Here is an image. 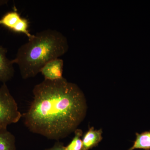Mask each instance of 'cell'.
<instances>
[{
  "label": "cell",
  "mask_w": 150,
  "mask_h": 150,
  "mask_svg": "<svg viewBox=\"0 0 150 150\" xmlns=\"http://www.w3.org/2000/svg\"><path fill=\"white\" fill-rule=\"evenodd\" d=\"M33 100L22 116L30 132L59 141L83 121L87 105L82 91L65 78L44 80L33 90Z\"/></svg>",
  "instance_id": "1"
},
{
  "label": "cell",
  "mask_w": 150,
  "mask_h": 150,
  "mask_svg": "<svg viewBox=\"0 0 150 150\" xmlns=\"http://www.w3.org/2000/svg\"><path fill=\"white\" fill-rule=\"evenodd\" d=\"M68 49L66 36L49 28L37 32L21 45L12 62L18 66L22 79H27L37 76L44 65L63 56Z\"/></svg>",
  "instance_id": "2"
},
{
  "label": "cell",
  "mask_w": 150,
  "mask_h": 150,
  "mask_svg": "<svg viewBox=\"0 0 150 150\" xmlns=\"http://www.w3.org/2000/svg\"><path fill=\"white\" fill-rule=\"evenodd\" d=\"M22 117L7 86L3 83L0 87V131L7 130L8 125L17 123Z\"/></svg>",
  "instance_id": "3"
},
{
  "label": "cell",
  "mask_w": 150,
  "mask_h": 150,
  "mask_svg": "<svg viewBox=\"0 0 150 150\" xmlns=\"http://www.w3.org/2000/svg\"><path fill=\"white\" fill-rule=\"evenodd\" d=\"M0 25L6 27L14 32L23 33L28 39L33 35L28 30L29 23L27 20L21 17L16 11L7 13L0 19Z\"/></svg>",
  "instance_id": "4"
},
{
  "label": "cell",
  "mask_w": 150,
  "mask_h": 150,
  "mask_svg": "<svg viewBox=\"0 0 150 150\" xmlns=\"http://www.w3.org/2000/svg\"><path fill=\"white\" fill-rule=\"evenodd\" d=\"M64 61L60 58L53 59L44 65L40 70L44 80L56 81L63 79Z\"/></svg>",
  "instance_id": "5"
},
{
  "label": "cell",
  "mask_w": 150,
  "mask_h": 150,
  "mask_svg": "<svg viewBox=\"0 0 150 150\" xmlns=\"http://www.w3.org/2000/svg\"><path fill=\"white\" fill-rule=\"evenodd\" d=\"M7 53L6 48L0 46V82L3 83L12 79L15 73L14 64L7 57Z\"/></svg>",
  "instance_id": "6"
},
{
  "label": "cell",
  "mask_w": 150,
  "mask_h": 150,
  "mask_svg": "<svg viewBox=\"0 0 150 150\" xmlns=\"http://www.w3.org/2000/svg\"><path fill=\"white\" fill-rule=\"evenodd\" d=\"M101 129L95 130L93 127L89 129L82 139V150H89L96 146L103 139Z\"/></svg>",
  "instance_id": "7"
},
{
  "label": "cell",
  "mask_w": 150,
  "mask_h": 150,
  "mask_svg": "<svg viewBox=\"0 0 150 150\" xmlns=\"http://www.w3.org/2000/svg\"><path fill=\"white\" fill-rule=\"evenodd\" d=\"M136 138L134 144L128 150H150V131L139 134L136 133Z\"/></svg>",
  "instance_id": "8"
},
{
  "label": "cell",
  "mask_w": 150,
  "mask_h": 150,
  "mask_svg": "<svg viewBox=\"0 0 150 150\" xmlns=\"http://www.w3.org/2000/svg\"><path fill=\"white\" fill-rule=\"evenodd\" d=\"M16 138L7 130L0 131V150H16Z\"/></svg>",
  "instance_id": "9"
},
{
  "label": "cell",
  "mask_w": 150,
  "mask_h": 150,
  "mask_svg": "<svg viewBox=\"0 0 150 150\" xmlns=\"http://www.w3.org/2000/svg\"><path fill=\"white\" fill-rule=\"evenodd\" d=\"M74 137L67 146H65V150H82L83 142L81 137L83 132L80 129H76L74 131Z\"/></svg>",
  "instance_id": "10"
},
{
  "label": "cell",
  "mask_w": 150,
  "mask_h": 150,
  "mask_svg": "<svg viewBox=\"0 0 150 150\" xmlns=\"http://www.w3.org/2000/svg\"><path fill=\"white\" fill-rule=\"evenodd\" d=\"M65 146L62 142L57 141L53 146L44 150H65Z\"/></svg>",
  "instance_id": "11"
},
{
  "label": "cell",
  "mask_w": 150,
  "mask_h": 150,
  "mask_svg": "<svg viewBox=\"0 0 150 150\" xmlns=\"http://www.w3.org/2000/svg\"><path fill=\"white\" fill-rule=\"evenodd\" d=\"M8 2V1L7 0H0V7L7 4Z\"/></svg>",
  "instance_id": "12"
}]
</instances>
